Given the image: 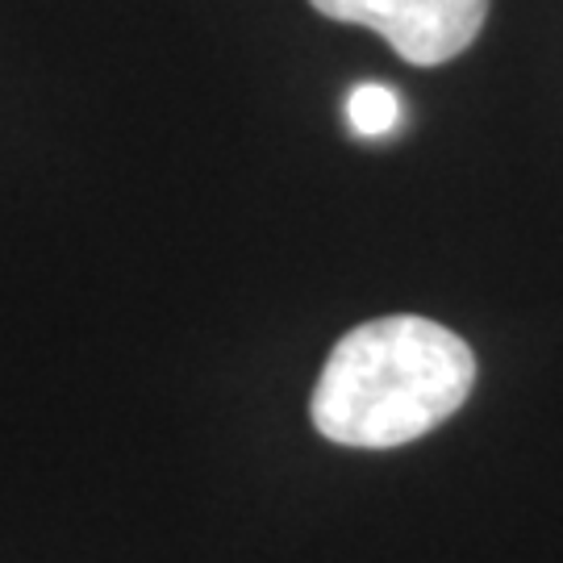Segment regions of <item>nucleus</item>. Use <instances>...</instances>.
Instances as JSON below:
<instances>
[{
  "mask_svg": "<svg viewBox=\"0 0 563 563\" xmlns=\"http://www.w3.org/2000/svg\"><path fill=\"white\" fill-rule=\"evenodd\" d=\"M476 384L472 346L430 318L397 313L355 325L313 388V426L339 446H405L443 426Z\"/></svg>",
  "mask_w": 563,
  "mask_h": 563,
  "instance_id": "1",
  "label": "nucleus"
},
{
  "mask_svg": "<svg viewBox=\"0 0 563 563\" xmlns=\"http://www.w3.org/2000/svg\"><path fill=\"white\" fill-rule=\"evenodd\" d=\"M322 18L376 30L405 63L439 67L463 55L488 18V0H309Z\"/></svg>",
  "mask_w": 563,
  "mask_h": 563,
  "instance_id": "2",
  "label": "nucleus"
},
{
  "mask_svg": "<svg viewBox=\"0 0 563 563\" xmlns=\"http://www.w3.org/2000/svg\"><path fill=\"white\" fill-rule=\"evenodd\" d=\"M346 121L355 125V134L363 139H380V134H393L397 121H401V101L393 88L384 84H360L351 97H346Z\"/></svg>",
  "mask_w": 563,
  "mask_h": 563,
  "instance_id": "3",
  "label": "nucleus"
}]
</instances>
